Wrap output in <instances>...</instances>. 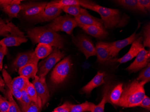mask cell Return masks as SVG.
I'll return each mask as SVG.
<instances>
[{"instance_id": "d590c367", "label": "cell", "mask_w": 150, "mask_h": 112, "mask_svg": "<svg viewBox=\"0 0 150 112\" xmlns=\"http://www.w3.org/2000/svg\"><path fill=\"white\" fill-rule=\"evenodd\" d=\"M142 42L144 47H150V24L146 25L144 31V37H142Z\"/></svg>"}, {"instance_id": "83f0119b", "label": "cell", "mask_w": 150, "mask_h": 112, "mask_svg": "<svg viewBox=\"0 0 150 112\" xmlns=\"http://www.w3.org/2000/svg\"><path fill=\"white\" fill-rule=\"evenodd\" d=\"M95 106L94 104L87 101L81 104H72L70 112H91Z\"/></svg>"}, {"instance_id": "e575fe53", "label": "cell", "mask_w": 150, "mask_h": 112, "mask_svg": "<svg viewBox=\"0 0 150 112\" xmlns=\"http://www.w3.org/2000/svg\"><path fill=\"white\" fill-rule=\"evenodd\" d=\"M137 80L139 82H144L146 83L150 81V63L147 65V67L142 70L137 79Z\"/></svg>"}, {"instance_id": "30bf717a", "label": "cell", "mask_w": 150, "mask_h": 112, "mask_svg": "<svg viewBox=\"0 0 150 112\" xmlns=\"http://www.w3.org/2000/svg\"><path fill=\"white\" fill-rule=\"evenodd\" d=\"M47 4V2H43L22 5L23 13L26 17L35 19L44 11Z\"/></svg>"}, {"instance_id": "f546056e", "label": "cell", "mask_w": 150, "mask_h": 112, "mask_svg": "<svg viewBox=\"0 0 150 112\" xmlns=\"http://www.w3.org/2000/svg\"><path fill=\"white\" fill-rule=\"evenodd\" d=\"M7 97L8 98L9 103V109L8 112H22L21 109L18 106L16 102L13 99V96L11 93V91L8 89L6 91Z\"/></svg>"}, {"instance_id": "7402d4cb", "label": "cell", "mask_w": 150, "mask_h": 112, "mask_svg": "<svg viewBox=\"0 0 150 112\" xmlns=\"http://www.w3.org/2000/svg\"><path fill=\"white\" fill-rule=\"evenodd\" d=\"M28 39L25 37L9 36L0 41V45L7 47L18 46L23 43L26 42Z\"/></svg>"}, {"instance_id": "ac0fdd59", "label": "cell", "mask_w": 150, "mask_h": 112, "mask_svg": "<svg viewBox=\"0 0 150 112\" xmlns=\"http://www.w3.org/2000/svg\"><path fill=\"white\" fill-rule=\"evenodd\" d=\"M105 74L103 72L98 71L97 74L93 77V79L89 82L86 85L83 87L82 91L86 94H91L92 91L94 88L105 83L104 77Z\"/></svg>"}, {"instance_id": "60d3db41", "label": "cell", "mask_w": 150, "mask_h": 112, "mask_svg": "<svg viewBox=\"0 0 150 112\" xmlns=\"http://www.w3.org/2000/svg\"><path fill=\"white\" fill-rule=\"evenodd\" d=\"M7 48L0 45V71L3 69V60L4 57L7 54Z\"/></svg>"}, {"instance_id": "8992f818", "label": "cell", "mask_w": 150, "mask_h": 112, "mask_svg": "<svg viewBox=\"0 0 150 112\" xmlns=\"http://www.w3.org/2000/svg\"><path fill=\"white\" fill-rule=\"evenodd\" d=\"M72 40L79 50L84 54L87 59L92 56L97 55L95 46L88 37L80 35L76 37H73Z\"/></svg>"}, {"instance_id": "7c38bea8", "label": "cell", "mask_w": 150, "mask_h": 112, "mask_svg": "<svg viewBox=\"0 0 150 112\" xmlns=\"http://www.w3.org/2000/svg\"><path fill=\"white\" fill-rule=\"evenodd\" d=\"M140 34L136 33L134 32L132 35L127 38L122 40L108 43L110 53L112 58L117 57L120 51L129 44H132L134 41L140 37Z\"/></svg>"}, {"instance_id": "836d02e7", "label": "cell", "mask_w": 150, "mask_h": 112, "mask_svg": "<svg viewBox=\"0 0 150 112\" xmlns=\"http://www.w3.org/2000/svg\"><path fill=\"white\" fill-rule=\"evenodd\" d=\"M21 98L19 101L21 104L22 111V112H25L30 106L32 101L27 94L26 90H24L21 91Z\"/></svg>"}, {"instance_id": "484cf974", "label": "cell", "mask_w": 150, "mask_h": 112, "mask_svg": "<svg viewBox=\"0 0 150 112\" xmlns=\"http://www.w3.org/2000/svg\"><path fill=\"white\" fill-rule=\"evenodd\" d=\"M29 82V79L22 76L17 77L11 81L13 88L21 92L26 89Z\"/></svg>"}, {"instance_id": "f35d334b", "label": "cell", "mask_w": 150, "mask_h": 112, "mask_svg": "<svg viewBox=\"0 0 150 112\" xmlns=\"http://www.w3.org/2000/svg\"><path fill=\"white\" fill-rule=\"evenodd\" d=\"M72 104L69 102H66L62 106L56 108L54 110L57 112H70Z\"/></svg>"}, {"instance_id": "8fae6325", "label": "cell", "mask_w": 150, "mask_h": 112, "mask_svg": "<svg viewBox=\"0 0 150 112\" xmlns=\"http://www.w3.org/2000/svg\"><path fill=\"white\" fill-rule=\"evenodd\" d=\"M77 24V27H82L84 26H96L103 27L102 19L93 16L85 9H81V13L78 16L74 18Z\"/></svg>"}, {"instance_id": "d4e9b609", "label": "cell", "mask_w": 150, "mask_h": 112, "mask_svg": "<svg viewBox=\"0 0 150 112\" xmlns=\"http://www.w3.org/2000/svg\"><path fill=\"white\" fill-rule=\"evenodd\" d=\"M53 49L52 47L49 44L39 43L35 49L36 56L39 59H42L50 54Z\"/></svg>"}, {"instance_id": "44dd1931", "label": "cell", "mask_w": 150, "mask_h": 112, "mask_svg": "<svg viewBox=\"0 0 150 112\" xmlns=\"http://www.w3.org/2000/svg\"><path fill=\"white\" fill-rule=\"evenodd\" d=\"M92 1H81V0H59V1H50L48 3L49 5L56 6L58 8H61L66 6H73V5H77V6H83L86 4L91 3Z\"/></svg>"}, {"instance_id": "277c9868", "label": "cell", "mask_w": 150, "mask_h": 112, "mask_svg": "<svg viewBox=\"0 0 150 112\" xmlns=\"http://www.w3.org/2000/svg\"><path fill=\"white\" fill-rule=\"evenodd\" d=\"M47 27L54 32H64L71 35L77 24L75 19L70 16L66 15L59 16Z\"/></svg>"}, {"instance_id": "4fadbf2b", "label": "cell", "mask_w": 150, "mask_h": 112, "mask_svg": "<svg viewBox=\"0 0 150 112\" xmlns=\"http://www.w3.org/2000/svg\"><path fill=\"white\" fill-rule=\"evenodd\" d=\"M39 59L35 52L29 51L26 53H21L18 55L13 61L12 67L13 70H16L23 66L30 63L38 64Z\"/></svg>"}, {"instance_id": "2e32d148", "label": "cell", "mask_w": 150, "mask_h": 112, "mask_svg": "<svg viewBox=\"0 0 150 112\" xmlns=\"http://www.w3.org/2000/svg\"><path fill=\"white\" fill-rule=\"evenodd\" d=\"M9 33H11V36L24 37V33L20 31L13 23L11 22L6 23L0 18V36L9 37Z\"/></svg>"}, {"instance_id": "f6af8a7d", "label": "cell", "mask_w": 150, "mask_h": 112, "mask_svg": "<svg viewBox=\"0 0 150 112\" xmlns=\"http://www.w3.org/2000/svg\"><path fill=\"white\" fill-rule=\"evenodd\" d=\"M0 85L3 86L5 87V83L4 82V80L2 79L1 76H0Z\"/></svg>"}, {"instance_id": "7bdbcfd3", "label": "cell", "mask_w": 150, "mask_h": 112, "mask_svg": "<svg viewBox=\"0 0 150 112\" xmlns=\"http://www.w3.org/2000/svg\"><path fill=\"white\" fill-rule=\"evenodd\" d=\"M138 1L143 9H144L146 11H150V0H138Z\"/></svg>"}, {"instance_id": "f1b7e54d", "label": "cell", "mask_w": 150, "mask_h": 112, "mask_svg": "<svg viewBox=\"0 0 150 112\" xmlns=\"http://www.w3.org/2000/svg\"><path fill=\"white\" fill-rule=\"evenodd\" d=\"M3 11L6 13L11 18H16L18 13L22 10V5L20 4H13L10 5L2 9Z\"/></svg>"}, {"instance_id": "8d00e7d4", "label": "cell", "mask_w": 150, "mask_h": 112, "mask_svg": "<svg viewBox=\"0 0 150 112\" xmlns=\"http://www.w3.org/2000/svg\"><path fill=\"white\" fill-rule=\"evenodd\" d=\"M42 106V101L40 99L37 103L32 102L25 112H40Z\"/></svg>"}, {"instance_id": "603a6c76", "label": "cell", "mask_w": 150, "mask_h": 112, "mask_svg": "<svg viewBox=\"0 0 150 112\" xmlns=\"http://www.w3.org/2000/svg\"><path fill=\"white\" fill-rule=\"evenodd\" d=\"M115 1L120 6L130 11L143 13L147 12L139 5L138 0H118Z\"/></svg>"}, {"instance_id": "ee69618b", "label": "cell", "mask_w": 150, "mask_h": 112, "mask_svg": "<svg viewBox=\"0 0 150 112\" xmlns=\"http://www.w3.org/2000/svg\"><path fill=\"white\" fill-rule=\"evenodd\" d=\"M0 91L3 92V93L6 94V91L5 90V89H4V86H3L1 85H0Z\"/></svg>"}, {"instance_id": "4dcf8cb0", "label": "cell", "mask_w": 150, "mask_h": 112, "mask_svg": "<svg viewBox=\"0 0 150 112\" xmlns=\"http://www.w3.org/2000/svg\"><path fill=\"white\" fill-rule=\"evenodd\" d=\"M25 90L32 101L37 103L40 99L38 97L36 89L32 82H29Z\"/></svg>"}, {"instance_id": "6da1fadb", "label": "cell", "mask_w": 150, "mask_h": 112, "mask_svg": "<svg viewBox=\"0 0 150 112\" xmlns=\"http://www.w3.org/2000/svg\"><path fill=\"white\" fill-rule=\"evenodd\" d=\"M146 83L134 80L123 90L117 106L125 108L138 106L145 95L144 85Z\"/></svg>"}, {"instance_id": "9a60e30c", "label": "cell", "mask_w": 150, "mask_h": 112, "mask_svg": "<svg viewBox=\"0 0 150 112\" xmlns=\"http://www.w3.org/2000/svg\"><path fill=\"white\" fill-rule=\"evenodd\" d=\"M95 48L96 50L97 61L99 63H103L112 58L108 43L100 41L96 44Z\"/></svg>"}, {"instance_id": "52a82bcc", "label": "cell", "mask_w": 150, "mask_h": 112, "mask_svg": "<svg viewBox=\"0 0 150 112\" xmlns=\"http://www.w3.org/2000/svg\"><path fill=\"white\" fill-rule=\"evenodd\" d=\"M64 52H61L58 49H54L52 53L48 56L38 70V76L39 77H45L46 75L52 68L61 59L64 57Z\"/></svg>"}, {"instance_id": "1f68e13d", "label": "cell", "mask_w": 150, "mask_h": 112, "mask_svg": "<svg viewBox=\"0 0 150 112\" xmlns=\"http://www.w3.org/2000/svg\"><path fill=\"white\" fill-rule=\"evenodd\" d=\"M82 8L80 6L73 5V6H66L61 8L62 11L75 17L78 16L81 12Z\"/></svg>"}, {"instance_id": "bcb514c9", "label": "cell", "mask_w": 150, "mask_h": 112, "mask_svg": "<svg viewBox=\"0 0 150 112\" xmlns=\"http://www.w3.org/2000/svg\"><path fill=\"white\" fill-rule=\"evenodd\" d=\"M52 112H57V111H55V110H54V111Z\"/></svg>"}, {"instance_id": "cb8c5ba5", "label": "cell", "mask_w": 150, "mask_h": 112, "mask_svg": "<svg viewBox=\"0 0 150 112\" xmlns=\"http://www.w3.org/2000/svg\"><path fill=\"white\" fill-rule=\"evenodd\" d=\"M2 75L4 78L5 85H6L8 87V89L11 91L13 96L15 97L17 100L20 101L22 97L21 92L13 88L12 85V79L11 76L8 74V72L6 71L5 69H2Z\"/></svg>"}, {"instance_id": "7dc6e473", "label": "cell", "mask_w": 150, "mask_h": 112, "mask_svg": "<svg viewBox=\"0 0 150 112\" xmlns=\"http://www.w3.org/2000/svg\"></svg>"}, {"instance_id": "4316f807", "label": "cell", "mask_w": 150, "mask_h": 112, "mask_svg": "<svg viewBox=\"0 0 150 112\" xmlns=\"http://www.w3.org/2000/svg\"><path fill=\"white\" fill-rule=\"evenodd\" d=\"M123 90V88L122 83H120L114 88L109 97V99L112 103L117 106L121 97Z\"/></svg>"}, {"instance_id": "b9f144b4", "label": "cell", "mask_w": 150, "mask_h": 112, "mask_svg": "<svg viewBox=\"0 0 150 112\" xmlns=\"http://www.w3.org/2000/svg\"><path fill=\"white\" fill-rule=\"evenodd\" d=\"M138 106L144 108H146V109H148V110H150V98L146 95Z\"/></svg>"}, {"instance_id": "9c48e42d", "label": "cell", "mask_w": 150, "mask_h": 112, "mask_svg": "<svg viewBox=\"0 0 150 112\" xmlns=\"http://www.w3.org/2000/svg\"><path fill=\"white\" fill-rule=\"evenodd\" d=\"M38 97L42 101V106H44L50 99V93L45 81V77L36 76L33 81Z\"/></svg>"}, {"instance_id": "3957f363", "label": "cell", "mask_w": 150, "mask_h": 112, "mask_svg": "<svg viewBox=\"0 0 150 112\" xmlns=\"http://www.w3.org/2000/svg\"><path fill=\"white\" fill-rule=\"evenodd\" d=\"M27 34L34 44H49L58 49H62L64 47V40L62 37L47 26L29 29Z\"/></svg>"}, {"instance_id": "5b68a950", "label": "cell", "mask_w": 150, "mask_h": 112, "mask_svg": "<svg viewBox=\"0 0 150 112\" xmlns=\"http://www.w3.org/2000/svg\"><path fill=\"white\" fill-rule=\"evenodd\" d=\"M71 64L69 57L64 58L54 68L51 75V80L54 85L63 83L69 74Z\"/></svg>"}, {"instance_id": "74e56055", "label": "cell", "mask_w": 150, "mask_h": 112, "mask_svg": "<svg viewBox=\"0 0 150 112\" xmlns=\"http://www.w3.org/2000/svg\"><path fill=\"white\" fill-rule=\"evenodd\" d=\"M9 107L8 100L0 95V112H8Z\"/></svg>"}, {"instance_id": "ffe728a7", "label": "cell", "mask_w": 150, "mask_h": 112, "mask_svg": "<svg viewBox=\"0 0 150 112\" xmlns=\"http://www.w3.org/2000/svg\"><path fill=\"white\" fill-rule=\"evenodd\" d=\"M38 64L30 63L23 66L18 70L19 75L25 77L28 79H34L38 72Z\"/></svg>"}, {"instance_id": "d6986e66", "label": "cell", "mask_w": 150, "mask_h": 112, "mask_svg": "<svg viewBox=\"0 0 150 112\" xmlns=\"http://www.w3.org/2000/svg\"><path fill=\"white\" fill-rule=\"evenodd\" d=\"M82 28L88 34L99 39H104L108 35V32L103 27L91 25L84 26Z\"/></svg>"}, {"instance_id": "ab89813d", "label": "cell", "mask_w": 150, "mask_h": 112, "mask_svg": "<svg viewBox=\"0 0 150 112\" xmlns=\"http://www.w3.org/2000/svg\"><path fill=\"white\" fill-rule=\"evenodd\" d=\"M21 1L20 0H0V7L3 9L10 5L20 4Z\"/></svg>"}, {"instance_id": "d6a6232c", "label": "cell", "mask_w": 150, "mask_h": 112, "mask_svg": "<svg viewBox=\"0 0 150 112\" xmlns=\"http://www.w3.org/2000/svg\"><path fill=\"white\" fill-rule=\"evenodd\" d=\"M108 87H107L104 90L103 97L102 101L99 104H98L97 106L95 105L94 106L91 112H104V108H105V104L108 99Z\"/></svg>"}, {"instance_id": "7a4b0ae2", "label": "cell", "mask_w": 150, "mask_h": 112, "mask_svg": "<svg viewBox=\"0 0 150 112\" xmlns=\"http://www.w3.org/2000/svg\"><path fill=\"white\" fill-rule=\"evenodd\" d=\"M83 7L99 13L103 21L104 27L106 28L113 29L123 27L127 23V19L122 18L120 11L118 9L107 8L93 2L86 4Z\"/></svg>"}, {"instance_id": "e0dca14e", "label": "cell", "mask_w": 150, "mask_h": 112, "mask_svg": "<svg viewBox=\"0 0 150 112\" xmlns=\"http://www.w3.org/2000/svg\"><path fill=\"white\" fill-rule=\"evenodd\" d=\"M62 11H63L60 8L49 5L47 3L44 11L35 19L41 21H49L59 16Z\"/></svg>"}, {"instance_id": "5bb4252c", "label": "cell", "mask_w": 150, "mask_h": 112, "mask_svg": "<svg viewBox=\"0 0 150 112\" xmlns=\"http://www.w3.org/2000/svg\"><path fill=\"white\" fill-rule=\"evenodd\" d=\"M142 37L140 36L132 44L131 48L128 53L125 54L123 57L118 59L117 61L120 64L125 63L136 57L142 49L144 48L142 44Z\"/></svg>"}, {"instance_id": "ba28073f", "label": "cell", "mask_w": 150, "mask_h": 112, "mask_svg": "<svg viewBox=\"0 0 150 112\" xmlns=\"http://www.w3.org/2000/svg\"><path fill=\"white\" fill-rule=\"evenodd\" d=\"M150 50H146L144 48L136 56L134 62L129 66L126 70L130 73L137 72L147 66L150 63Z\"/></svg>"}]
</instances>
